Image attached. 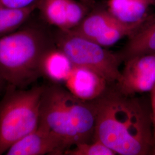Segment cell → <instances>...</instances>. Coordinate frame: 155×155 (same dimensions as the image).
Segmentation results:
<instances>
[{
	"label": "cell",
	"mask_w": 155,
	"mask_h": 155,
	"mask_svg": "<svg viewBox=\"0 0 155 155\" xmlns=\"http://www.w3.org/2000/svg\"><path fill=\"white\" fill-rule=\"evenodd\" d=\"M91 102L95 116L93 140L117 155L152 153L155 145L151 110L144 100L122 94L111 84Z\"/></svg>",
	"instance_id": "obj_1"
},
{
	"label": "cell",
	"mask_w": 155,
	"mask_h": 155,
	"mask_svg": "<svg viewBox=\"0 0 155 155\" xmlns=\"http://www.w3.org/2000/svg\"><path fill=\"white\" fill-rule=\"evenodd\" d=\"M28 21L0 36V75L7 85L22 89L42 77L43 58L55 45L53 31L47 24Z\"/></svg>",
	"instance_id": "obj_2"
},
{
	"label": "cell",
	"mask_w": 155,
	"mask_h": 155,
	"mask_svg": "<svg viewBox=\"0 0 155 155\" xmlns=\"http://www.w3.org/2000/svg\"><path fill=\"white\" fill-rule=\"evenodd\" d=\"M43 88L39 125L60 139L67 150L93 141L95 116L91 102L78 98L59 83L51 82Z\"/></svg>",
	"instance_id": "obj_3"
},
{
	"label": "cell",
	"mask_w": 155,
	"mask_h": 155,
	"mask_svg": "<svg viewBox=\"0 0 155 155\" xmlns=\"http://www.w3.org/2000/svg\"><path fill=\"white\" fill-rule=\"evenodd\" d=\"M43 89L6 86L0 100V155L38 127Z\"/></svg>",
	"instance_id": "obj_4"
},
{
	"label": "cell",
	"mask_w": 155,
	"mask_h": 155,
	"mask_svg": "<svg viewBox=\"0 0 155 155\" xmlns=\"http://www.w3.org/2000/svg\"><path fill=\"white\" fill-rule=\"evenodd\" d=\"M56 46L68 57L72 65L98 73L110 84H114L121 75L122 61L118 52H113L90 39L71 30L55 29L53 31Z\"/></svg>",
	"instance_id": "obj_5"
},
{
	"label": "cell",
	"mask_w": 155,
	"mask_h": 155,
	"mask_svg": "<svg viewBox=\"0 0 155 155\" xmlns=\"http://www.w3.org/2000/svg\"><path fill=\"white\" fill-rule=\"evenodd\" d=\"M125 63L116 89L127 95L150 92L155 85V53L133 56Z\"/></svg>",
	"instance_id": "obj_6"
},
{
	"label": "cell",
	"mask_w": 155,
	"mask_h": 155,
	"mask_svg": "<svg viewBox=\"0 0 155 155\" xmlns=\"http://www.w3.org/2000/svg\"><path fill=\"white\" fill-rule=\"evenodd\" d=\"M89 6L75 0H39L37 10L47 25L55 29L70 30L89 13Z\"/></svg>",
	"instance_id": "obj_7"
},
{
	"label": "cell",
	"mask_w": 155,
	"mask_h": 155,
	"mask_svg": "<svg viewBox=\"0 0 155 155\" xmlns=\"http://www.w3.org/2000/svg\"><path fill=\"white\" fill-rule=\"evenodd\" d=\"M66 150L60 139L39 124L35 130L13 144L5 154L61 155Z\"/></svg>",
	"instance_id": "obj_8"
},
{
	"label": "cell",
	"mask_w": 155,
	"mask_h": 155,
	"mask_svg": "<svg viewBox=\"0 0 155 155\" xmlns=\"http://www.w3.org/2000/svg\"><path fill=\"white\" fill-rule=\"evenodd\" d=\"M64 84L72 94L86 101L97 99L111 85L98 73L75 66Z\"/></svg>",
	"instance_id": "obj_9"
},
{
	"label": "cell",
	"mask_w": 155,
	"mask_h": 155,
	"mask_svg": "<svg viewBox=\"0 0 155 155\" xmlns=\"http://www.w3.org/2000/svg\"><path fill=\"white\" fill-rule=\"evenodd\" d=\"M153 0H108L107 10L118 20L127 24H143L152 15Z\"/></svg>",
	"instance_id": "obj_10"
},
{
	"label": "cell",
	"mask_w": 155,
	"mask_h": 155,
	"mask_svg": "<svg viewBox=\"0 0 155 155\" xmlns=\"http://www.w3.org/2000/svg\"><path fill=\"white\" fill-rule=\"evenodd\" d=\"M155 53V20L151 18L144 23L129 40L118 54L122 61L135 56Z\"/></svg>",
	"instance_id": "obj_11"
},
{
	"label": "cell",
	"mask_w": 155,
	"mask_h": 155,
	"mask_svg": "<svg viewBox=\"0 0 155 155\" xmlns=\"http://www.w3.org/2000/svg\"><path fill=\"white\" fill-rule=\"evenodd\" d=\"M73 67L68 57L55 45L47 51L43 58L42 77L47 78L51 82L64 83Z\"/></svg>",
	"instance_id": "obj_12"
},
{
	"label": "cell",
	"mask_w": 155,
	"mask_h": 155,
	"mask_svg": "<svg viewBox=\"0 0 155 155\" xmlns=\"http://www.w3.org/2000/svg\"><path fill=\"white\" fill-rule=\"evenodd\" d=\"M117 21L118 20L113 16L107 9H97L89 12L82 22L75 28L70 30L94 41Z\"/></svg>",
	"instance_id": "obj_13"
},
{
	"label": "cell",
	"mask_w": 155,
	"mask_h": 155,
	"mask_svg": "<svg viewBox=\"0 0 155 155\" xmlns=\"http://www.w3.org/2000/svg\"><path fill=\"white\" fill-rule=\"evenodd\" d=\"M37 6L38 3L22 9L0 8V36L11 33L28 22Z\"/></svg>",
	"instance_id": "obj_14"
},
{
	"label": "cell",
	"mask_w": 155,
	"mask_h": 155,
	"mask_svg": "<svg viewBox=\"0 0 155 155\" xmlns=\"http://www.w3.org/2000/svg\"><path fill=\"white\" fill-rule=\"evenodd\" d=\"M66 155H115L116 153L98 140L77 144L67 150Z\"/></svg>",
	"instance_id": "obj_15"
},
{
	"label": "cell",
	"mask_w": 155,
	"mask_h": 155,
	"mask_svg": "<svg viewBox=\"0 0 155 155\" xmlns=\"http://www.w3.org/2000/svg\"><path fill=\"white\" fill-rule=\"evenodd\" d=\"M39 0H0V8L22 9L36 4Z\"/></svg>",
	"instance_id": "obj_16"
},
{
	"label": "cell",
	"mask_w": 155,
	"mask_h": 155,
	"mask_svg": "<svg viewBox=\"0 0 155 155\" xmlns=\"http://www.w3.org/2000/svg\"><path fill=\"white\" fill-rule=\"evenodd\" d=\"M150 110L153 124V137L155 145V85L150 91Z\"/></svg>",
	"instance_id": "obj_17"
},
{
	"label": "cell",
	"mask_w": 155,
	"mask_h": 155,
	"mask_svg": "<svg viewBox=\"0 0 155 155\" xmlns=\"http://www.w3.org/2000/svg\"><path fill=\"white\" fill-rule=\"evenodd\" d=\"M6 86L7 84L5 82L0 75V92H1L3 90V89H5Z\"/></svg>",
	"instance_id": "obj_18"
},
{
	"label": "cell",
	"mask_w": 155,
	"mask_h": 155,
	"mask_svg": "<svg viewBox=\"0 0 155 155\" xmlns=\"http://www.w3.org/2000/svg\"><path fill=\"white\" fill-rule=\"evenodd\" d=\"M94 1V0H80V1L82 2L84 4H86V5H87L89 6L90 5V4H93V2Z\"/></svg>",
	"instance_id": "obj_19"
},
{
	"label": "cell",
	"mask_w": 155,
	"mask_h": 155,
	"mask_svg": "<svg viewBox=\"0 0 155 155\" xmlns=\"http://www.w3.org/2000/svg\"><path fill=\"white\" fill-rule=\"evenodd\" d=\"M153 7L155 8V12L153 13V14L152 15L151 18L155 20V0H153Z\"/></svg>",
	"instance_id": "obj_20"
},
{
	"label": "cell",
	"mask_w": 155,
	"mask_h": 155,
	"mask_svg": "<svg viewBox=\"0 0 155 155\" xmlns=\"http://www.w3.org/2000/svg\"><path fill=\"white\" fill-rule=\"evenodd\" d=\"M151 155H155V146L154 147V148H153V150H152V153H151Z\"/></svg>",
	"instance_id": "obj_21"
}]
</instances>
